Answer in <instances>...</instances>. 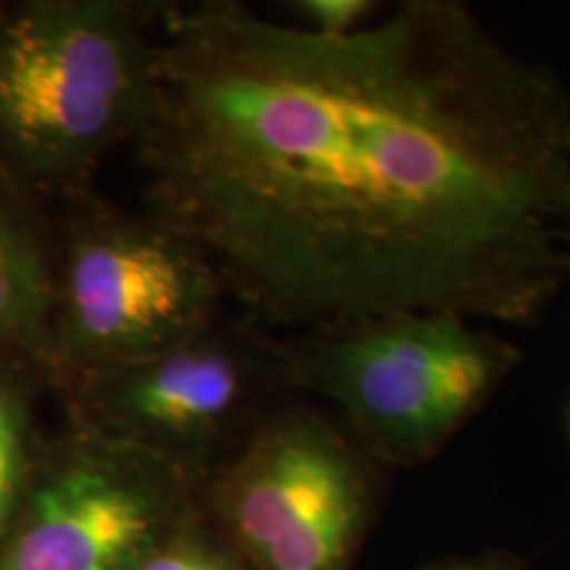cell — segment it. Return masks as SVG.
<instances>
[{"instance_id":"12","label":"cell","mask_w":570,"mask_h":570,"mask_svg":"<svg viewBox=\"0 0 570 570\" xmlns=\"http://www.w3.org/2000/svg\"><path fill=\"white\" fill-rule=\"evenodd\" d=\"M428 570H529V568H525L523 560L510 552H481V554H470V558L446 560L441 562V566H433Z\"/></svg>"},{"instance_id":"4","label":"cell","mask_w":570,"mask_h":570,"mask_svg":"<svg viewBox=\"0 0 570 570\" xmlns=\"http://www.w3.org/2000/svg\"><path fill=\"white\" fill-rule=\"evenodd\" d=\"M381 499V462L302 396L198 487L204 520L248 570H354Z\"/></svg>"},{"instance_id":"3","label":"cell","mask_w":570,"mask_h":570,"mask_svg":"<svg viewBox=\"0 0 570 570\" xmlns=\"http://www.w3.org/2000/svg\"><path fill=\"white\" fill-rule=\"evenodd\" d=\"M296 396H315L375 462L433 460L515 375L523 352L494 325L399 312L281 333Z\"/></svg>"},{"instance_id":"9","label":"cell","mask_w":570,"mask_h":570,"mask_svg":"<svg viewBox=\"0 0 570 570\" xmlns=\"http://www.w3.org/2000/svg\"><path fill=\"white\" fill-rule=\"evenodd\" d=\"M24 356L0 354V544L24 502L48 441L38 428V386Z\"/></svg>"},{"instance_id":"1","label":"cell","mask_w":570,"mask_h":570,"mask_svg":"<svg viewBox=\"0 0 570 570\" xmlns=\"http://www.w3.org/2000/svg\"><path fill=\"white\" fill-rule=\"evenodd\" d=\"M151 212L267 331L399 312L537 323L570 285V88L460 0L320 38L161 6Z\"/></svg>"},{"instance_id":"8","label":"cell","mask_w":570,"mask_h":570,"mask_svg":"<svg viewBox=\"0 0 570 570\" xmlns=\"http://www.w3.org/2000/svg\"><path fill=\"white\" fill-rule=\"evenodd\" d=\"M53 317V256L21 188L0 173V354L46 370Z\"/></svg>"},{"instance_id":"6","label":"cell","mask_w":570,"mask_h":570,"mask_svg":"<svg viewBox=\"0 0 570 570\" xmlns=\"http://www.w3.org/2000/svg\"><path fill=\"white\" fill-rule=\"evenodd\" d=\"M69 423L173 462L198 487L285 399L296 396L281 333L223 315L127 365L56 381Z\"/></svg>"},{"instance_id":"2","label":"cell","mask_w":570,"mask_h":570,"mask_svg":"<svg viewBox=\"0 0 570 570\" xmlns=\"http://www.w3.org/2000/svg\"><path fill=\"white\" fill-rule=\"evenodd\" d=\"M161 6L24 0L0 9V173L21 190L85 196L151 104Z\"/></svg>"},{"instance_id":"11","label":"cell","mask_w":570,"mask_h":570,"mask_svg":"<svg viewBox=\"0 0 570 570\" xmlns=\"http://www.w3.org/2000/svg\"><path fill=\"white\" fill-rule=\"evenodd\" d=\"M291 9L302 19V30L336 40L373 24L381 6L375 0H294Z\"/></svg>"},{"instance_id":"13","label":"cell","mask_w":570,"mask_h":570,"mask_svg":"<svg viewBox=\"0 0 570 570\" xmlns=\"http://www.w3.org/2000/svg\"><path fill=\"white\" fill-rule=\"evenodd\" d=\"M562 423H566V439L570 444V396H568V404H566V415H562Z\"/></svg>"},{"instance_id":"5","label":"cell","mask_w":570,"mask_h":570,"mask_svg":"<svg viewBox=\"0 0 570 570\" xmlns=\"http://www.w3.org/2000/svg\"><path fill=\"white\" fill-rule=\"evenodd\" d=\"M80 198L53 259L48 377L127 365L225 315V285L194 240L154 212Z\"/></svg>"},{"instance_id":"7","label":"cell","mask_w":570,"mask_h":570,"mask_svg":"<svg viewBox=\"0 0 570 570\" xmlns=\"http://www.w3.org/2000/svg\"><path fill=\"white\" fill-rule=\"evenodd\" d=\"M198 512L173 462L71 425L46 444L0 570H135Z\"/></svg>"},{"instance_id":"10","label":"cell","mask_w":570,"mask_h":570,"mask_svg":"<svg viewBox=\"0 0 570 570\" xmlns=\"http://www.w3.org/2000/svg\"><path fill=\"white\" fill-rule=\"evenodd\" d=\"M135 570H248V566L198 510L161 550Z\"/></svg>"}]
</instances>
